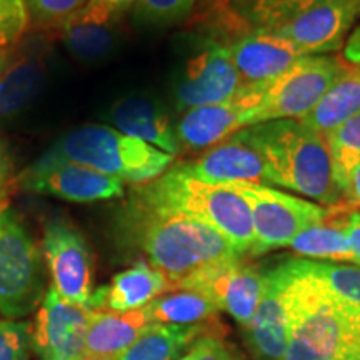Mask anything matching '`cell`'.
<instances>
[{"label":"cell","instance_id":"cell-4","mask_svg":"<svg viewBox=\"0 0 360 360\" xmlns=\"http://www.w3.org/2000/svg\"><path fill=\"white\" fill-rule=\"evenodd\" d=\"M132 193L150 204L177 210L210 225L242 257L252 254L255 244L252 214L233 186L202 182L174 165L152 182L134 187Z\"/></svg>","mask_w":360,"mask_h":360},{"label":"cell","instance_id":"cell-16","mask_svg":"<svg viewBox=\"0 0 360 360\" xmlns=\"http://www.w3.org/2000/svg\"><path fill=\"white\" fill-rule=\"evenodd\" d=\"M259 87H245L237 97L227 102L184 112L175 124L180 150L209 148L238 132L244 115L257 103Z\"/></svg>","mask_w":360,"mask_h":360},{"label":"cell","instance_id":"cell-18","mask_svg":"<svg viewBox=\"0 0 360 360\" xmlns=\"http://www.w3.org/2000/svg\"><path fill=\"white\" fill-rule=\"evenodd\" d=\"M255 360H283L287 352V312L283 278L277 265L264 269V290L249 326L242 328Z\"/></svg>","mask_w":360,"mask_h":360},{"label":"cell","instance_id":"cell-28","mask_svg":"<svg viewBox=\"0 0 360 360\" xmlns=\"http://www.w3.org/2000/svg\"><path fill=\"white\" fill-rule=\"evenodd\" d=\"M56 30L67 51L82 62L102 60L112 52L115 44L114 24H96L80 19L77 13Z\"/></svg>","mask_w":360,"mask_h":360},{"label":"cell","instance_id":"cell-2","mask_svg":"<svg viewBox=\"0 0 360 360\" xmlns=\"http://www.w3.org/2000/svg\"><path fill=\"white\" fill-rule=\"evenodd\" d=\"M267 164L270 186L305 195L327 209L344 204V192L334 179L326 135L299 120H272L240 129Z\"/></svg>","mask_w":360,"mask_h":360},{"label":"cell","instance_id":"cell-30","mask_svg":"<svg viewBox=\"0 0 360 360\" xmlns=\"http://www.w3.org/2000/svg\"><path fill=\"white\" fill-rule=\"evenodd\" d=\"M321 2L323 0H242L232 12L247 30H262Z\"/></svg>","mask_w":360,"mask_h":360},{"label":"cell","instance_id":"cell-27","mask_svg":"<svg viewBox=\"0 0 360 360\" xmlns=\"http://www.w3.org/2000/svg\"><path fill=\"white\" fill-rule=\"evenodd\" d=\"M292 267L312 277L340 304L360 307V267L314 260L304 257H287Z\"/></svg>","mask_w":360,"mask_h":360},{"label":"cell","instance_id":"cell-20","mask_svg":"<svg viewBox=\"0 0 360 360\" xmlns=\"http://www.w3.org/2000/svg\"><path fill=\"white\" fill-rule=\"evenodd\" d=\"M110 117L125 135L141 139L170 155L182 152L170 115L160 103L150 98L129 97L119 101L112 109Z\"/></svg>","mask_w":360,"mask_h":360},{"label":"cell","instance_id":"cell-34","mask_svg":"<svg viewBox=\"0 0 360 360\" xmlns=\"http://www.w3.org/2000/svg\"><path fill=\"white\" fill-rule=\"evenodd\" d=\"M30 27L24 0H0V51L20 42Z\"/></svg>","mask_w":360,"mask_h":360},{"label":"cell","instance_id":"cell-42","mask_svg":"<svg viewBox=\"0 0 360 360\" xmlns=\"http://www.w3.org/2000/svg\"><path fill=\"white\" fill-rule=\"evenodd\" d=\"M345 205L352 207V209H357L360 212V167L355 170L352 180H350V186L345 192Z\"/></svg>","mask_w":360,"mask_h":360},{"label":"cell","instance_id":"cell-44","mask_svg":"<svg viewBox=\"0 0 360 360\" xmlns=\"http://www.w3.org/2000/svg\"><path fill=\"white\" fill-rule=\"evenodd\" d=\"M8 195H11V188L0 192V212H2V210H6L7 207H11V199H8Z\"/></svg>","mask_w":360,"mask_h":360},{"label":"cell","instance_id":"cell-7","mask_svg":"<svg viewBox=\"0 0 360 360\" xmlns=\"http://www.w3.org/2000/svg\"><path fill=\"white\" fill-rule=\"evenodd\" d=\"M44 295L42 254L19 214L7 207L0 212V314L12 321L27 317Z\"/></svg>","mask_w":360,"mask_h":360},{"label":"cell","instance_id":"cell-38","mask_svg":"<svg viewBox=\"0 0 360 360\" xmlns=\"http://www.w3.org/2000/svg\"><path fill=\"white\" fill-rule=\"evenodd\" d=\"M199 2V12L197 17L205 19V17L219 15V13L232 12L242 0H197Z\"/></svg>","mask_w":360,"mask_h":360},{"label":"cell","instance_id":"cell-19","mask_svg":"<svg viewBox=\"0 0 360 360\" xmlns=\"http://www.w3.org/2000/svg\"><path fill=\"white\" fill-rule=\"evenodd\" d=\"M170 290V283L160 270L147 262H137L130 269L115 274L109 285L94 290L90 312H134L147 307L152 300Z\"/></svg>","mask_w":360,"mask_h":360},{"label":"cell","instance_id":"cell-32","mask_svg":"<svg viewBox=\"0 0 360 360\" xmlns=\"http://www.w3.org/2000/svg\"><path fill=\"white\" fill-rule=\"evenodd\" d=\"M30 25L35 29H58L84 7L85 0H24Z\"/></svg>","mask_w":360,"mask_h":360},{"label":"cell","instance_id":"cell-39","mask_svg":"<svg viewBox=\"0 0 360 360\" xmlns=\"http://www.w3.org/2000/svg\"><path fill=\"white\" fill-rule=\"evenodd\" d=\"M350 247L354 252V264L360 267V212L347 215V225H345Z\"/></svg>","mask_w":360,"mask_h":360},{"label":"cell","instance_id":"cell-31","mask_svg":"<svg viewBox=\"0 0 360 360\" xmlns=\"http://www.w3.org/2000/svg\"><path fill=\"white\" fill-rule=\"evenodd\" d=\"M197 6V0H137L135 19L143 24L170 25L187 19Z\"/></svg>","mask_w":360,"mask_h":360},{"label":"cell","instance_id":"cell-40","mask_svg":"<svg viewBox=\"0 0 360 360\" xmlns=\"http://www.w3.org/2000/svg\"><path fill=\"white\" fill-rule=\"evenodd\" d=\"M13 180V164L7 148L0 143V192L12 187Z\"/></svg>","mask_w":360,"mask_h":360},{"label":"cell","instance_id":"cell-14","mask_svg":"<svg viewBox=\"0 0 360 360\" xmlns=\"http://www.w3.org/2000/svg\"><path fill=\"white\" fill-rule=\"evenodd\" d=\"M177 289L202 292L245 328L262 297L264 269L245 264L244 260L215 265L187 278Z\"/></svg>","mask_w":360,"mask_h":360},{"label":"cell","instance_id":"cell-45","mask_svg":"<svg viewBox=\"0 0 360 360\" xmlns=\"http://www.w3.org/2000/svg\"><path fill=\"white\" fill-rule=\"evenodd\" d=\"M177 360H192V355H191V350L186 355H182V357H179Z\"/></svg>","mask_w":360,"mask_h":360},{"label":"cell","instance_id":"cell-41","mask_svg":"<svg viewBox=\"0 0 360 360\" xmlns=\"http://www.w3.org/2000/svg\"><path fill=\"white\" fill-rule=\"evenodd\" d=\"M344 58L350 64H360V24L355 27L347 42L344 44Z\"/></svg>","mask_w":360,"mask_h":360},{"label":"cell","instance_id":"cell-36","mask_svg":"<svg viewBox=\"0 0 360 360\" xmlns=\"http://www.w3.org/2000/svg\"><path fill=\"white\" fill-rule=\"evenodd\" d=\"M192 360H244L232 345L219 334H209L199 339L191 349Z\"/></svg>","mask_w":360,"mask_h":360},{"label":"cell","instance_id":"cell-24","mask_svg":"<svg viewBox=\"0 0 360 360\" xmlns=\"http://www.w3.org/2000/svg\"><path fill=\"white\" fill-rule=\"evenodd\" d=\"M45 84L40 57L24 56L11 62L0 75V125L11 122L39 97Z\"/></svg>","mask_w":360,"mask_h":360},{"label":"cell","instance_id":"cell-9","mask_svg":"<svg viewBox=\"0 0 360 360\" xmlns=\"http://www.w3.org/2000/svg\"><path fill=\"white\" fill-rule=\"evenodd\" d=\"M42 252L58 295L90 310L96 290L94 254L82 232L69 220L51 219L44 227Z\"/></svg>","mask_w":360,"mask_h":360},{"label":"cell","instance_id":"cell-15","mask_svg":"<svg viewBox=\"0 0 360 360\" xmlns=\"http://www.w3.org/2000/svg\"><path fill=\"white\" fill-rule=\"evenodd\" d=\"M175 167L193 179L219 186H270V175L264 157L240 134V130L225 141L205 148L204 154L197 159L180 162Z\"/></svg>","mask_w":360,"mask_h":360},{"label":"cell","instance_id":"cell-3","mask_svg":"<svg viewBox=\"0 0 360 360\" xmlns=\"http://www.w3.org/2000/svg\"><path fill=\"white\" fill-rule=\"evenodd\" d=\"M276 265L283 278L287 312L283 360H345L347 334L342 304L317 281L292 267L289 259Z\"/></svg>","mask_w":360,"mask_h":360},{"label":"cell","instance_id":"cell-46","mask_svg":"<svg viewBox=\"0 0 360 360\" xmlns=\"http://www.w3.org/2000/svg\"><path fill=\"white\" fill-rule=\"evenodd\" d=\"M359 65H360V64H359Z\"/></svg>","mask_w":360,"mask_h":360},{"label":"cell","instance_id":"cell-43","mask_svg":"<svg viewBox=\"0 0 360 360\" xmlns=\"http://www.w3.org/2000/svg\"><path fill=\"white\" fill-rule=\"evenodd\" d=\"M8 64H11V53L8 51H0V75L7 69Z\"/></svg>","mask_w":360,"mask_h":360},{"label":"cell","instance_id":"cell-33","mask_svg":"<svg viewBox=\"0 0 360 360\" xmlns=\"http://www.w3.org/2000/svg\"><path fill=\"white\" fill-rule=\"evenodd\" d=\"M32 350V322L0 321V360H29Z\"/></svg>","mask_w":360,"mask_h":360},{"label":"cell","instance_id":"cell-11","mask_svg":"<svg viewBox=\"0 0 360 360\" xmlns=\"http://www.w3.org/2000/svg\"><path fill=\"white\" fill-rule=\"evenodd\" d=\"M244 89L227 45L214 37L207 40L197 56L188 58L175 90V101L184 114L197 107L231 101Z\"/></svg>","mask_w":360,"mask_h":360},{"label":"cell","instance_id":"cell-29","mask_svg":"<svg viewBox=\"0 0 360 360\" xmlns=\"http://www.w3.org/2000/svg\"><path fill=\"white\" fill-rule=\"evenodd\" d=\"M326 141L330 152L334 179L345 195L355 170L360 167V112L327 134Z\"/></svg>","mask_w":360,"mask_h":360},{"label":"cell","instance_id":"cell-26","mask_svg":"<svg viewBox=\"0 0 360 360\" xmlns=\"http://www.w3.org/2000/svg\"><path fill=\"white\" fill-rule=\"evenodd\" d=\"M148 317L154 323H172V326H195L212 322L217 319L220 309L212 299L197 290L175 289L165 292L147 307Z\"/></svg>","mask_w":360,"mask_h":360},{"label":"cell","instance_id":"cell-25","mask_svg":"<svg viewBox=\"0 0 360 360\" xmlns=\"http://www.w3.org/2000/svg\"><path fill=\"white\" fill-rule=\"evenodd\" d=\"M345 225L347 215L344 219H334L330 209V215L323 222L305 229L290 242L289 247L304 259L354 264V252Z\"/></svg>","mask_w":360,"mask_h":360},{"label":"cell","instance_id":"cell-23","mask_svg":"<svg viewBox=\"0 0 360 360\" xmlns=\"http://www.w3.org/2000/svg\"><path fill=\"white\" fill-rule=\"evenodd\" d=\"M212 332V323H195V326L152 323L115 360H174L192 347L197 340Z\"/></svg>","mask_w":360,"mask_h":360},{"label":"cell","instance_id":"cell-6","mask_svg":"<svg viewBox=\"0 0 360 360\" xmlns=\"http://www.w3.org/2000/svg\"><path fill=\"white\" fill-rule=\"evenodd\" d=\"M349 62L337 56H307L277 79L260 85L259 98L244 115L242 129L272 120H300L317 105Z\"/></svg>","mask_w":360,"mask_h":360},{"label":"cell","instance_id":"cell-13","mask_svg":"<svg viewBox=\"0 0 360 360\" xmlns=\"http://www.w3.org/2000/svg\"><path fill=\"white\" fill-rule=\"evenodd\" d=\"M89 317L90 310L51 287L32 323V349L39 360H85Z\"/></svg>","mask_w":360,"mask_h":360},{"label":"cell","instance_id":"cell-12","mask_svg":"<svg viewBox=\"0 0 360 360\" xmlns=\"http://www.w3.org/2000/svg\"><path fill=\"white\" fill-rule=\"evenodd\" d=\"M24 191L47 193L77 204L109 200L124 193L125 182L85 165L40 157L15 180Z\"/></svg>","mask_w":360,"mask_h":360},{"label":"cell","instance_id":"cell-8","mask_svg":"<svg viewBox=\"0 0 360 360\" xmlns=\"http://www.w3.org/2000/svg\"><path fill=\"white\" fill-rule=\"evenodd\" d=\"M233 187L242 193L252 214L255 244L250 255L289 247L300 232L323 222L330 215L327 207L270 186L240 184Z\"/></svg>","mask_w":360,"mask_h":360},{"label":"cell","instance_id":"cell-35","mask_svg":"<svg viewBox=\"0 0 360 360\" xmlns=\"http://www.w3.org/2000/svg\"><path fill=\"white\" fill-rule=\"evenodd\" d=\"M135 2L137 0H89L75 13L80 19L96 22V24H114Z\"/></svg>","mask_w":360,"mask_h":360},{"label":"cell","instance_id":"cell-22","mask_svg":"<svg viewBox=\"0 0 360 360\" xmlns=\"http://www.w3.org/2000/svg\"><path fill=\"white\" fill-rule=\"evenodd\" d=\"M360 112V65L345 67L339 79L323 94L317 105L299 122L314 132L327 135Z\"/></svg>","mask_w":360,"mask_h":360},{"label":"cell","instance_id":"cell-10","mask_svg":"<svg viewBox=\"0 0 360 360\" xmlns=\"http://www.w3.org/2000/svg\"><path fill=\"white\" fill-rule=\"evenodd\" d=\"M359 17L360 0H323L262 32L294 44L305 56H328L345 44V35Z\"/></svg>","mask_w":360,"mask_h":360},{"label":"cell","instance_id":"cell-1","mask_svg":"<svg viewBox=\"0 0 360 360\" xmlns=\"http://www.w3.org/2000/svg\"><path fill=\"white\" fill-rule=\"evenodd\" d=\"M119 244L139 250L177 289L202 270L242 260L214 227L177 210L150 204L130 192L115 220Z\"/></svg>","mask_w":360,"mask_h":360},{"label":"cell","instance_id":"cell-37","mask_svg":"<svg viewBox=\"0 0 360 360\" xmlns=\"http://www.w3.org/2000/svg\"><path fill=\"white\" fill-rule=\"evenodd\" d=\"M347 334V357L345 360H360V307L342 304Z\"/></svg>","mask_w":360,"mask_h":360},{"label":"cell","instance_id":"cell-5","mask_svg":"<svg viewBox=\"0 0 360 360\" xmlns=\"http://www.w3.org/2000/svg\"><path fill=\"white\" fill-rule=\"evenodd\" d=\"M44 157L85 165L137 186L167 172L174 155L107 125H85L58 141Z\"/></svg>","mask_w":360,"mask_h":360},{"label":"cell","instance_id":"cell-21","mask_svg":"<svg viewBox=\"0 0 360 360\" xmlns=\"http://www.w3.org/2000/svg\"><path fill=\"white\" fill-rule=\"evenodd\" d=\"M147 310L127 314L96 310L90 312L87 337H85V360H115L152 326Z\"/></svg>","mask_w":360,"mask_h":360},{"label":"cell","instance_id":"cell-17","mask_svg":"<svg viewBox=\"0 0 360 360\" xmlns=\"http://www.w3.org/2000/svg\"><path fill=\"white\" fill-rule=\"evenodd\" d=\"M224 44L245 87L267 84L289 70L297 60L307 57L294 44L262 30H247Z\"/></svg>","mask_w":360,"mask_h":360}]
</instances>
